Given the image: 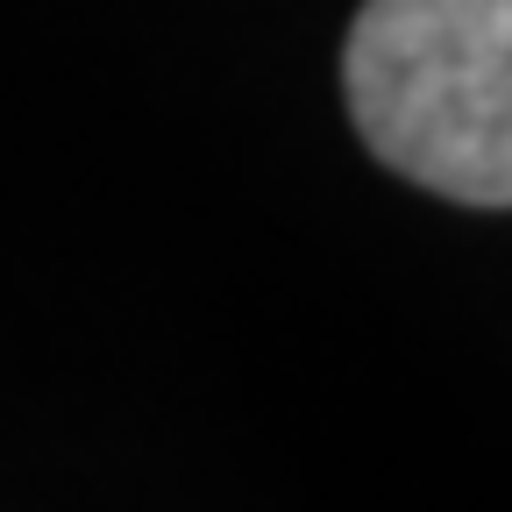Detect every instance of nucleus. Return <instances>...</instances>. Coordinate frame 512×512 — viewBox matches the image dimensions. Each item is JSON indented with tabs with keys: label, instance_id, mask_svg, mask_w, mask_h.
Returning a JSON list of instances; mask_svg holds the SVG:
<instances>
[{
	"label": "nucleus",
	"instance_id": "1",
	"mask_svg": "<svg viewBox=\"0 0 512 512\" xmlns=\"http://www.w3.org/2000/svg\"><path fill=\"white\" fill-rule=\"evenodd\" d=\"M342 93L399 178L512 207V0H363Z\"/></svg>",
	"mask_w": 512,
	"mask_h": 512
}]
</instances>
